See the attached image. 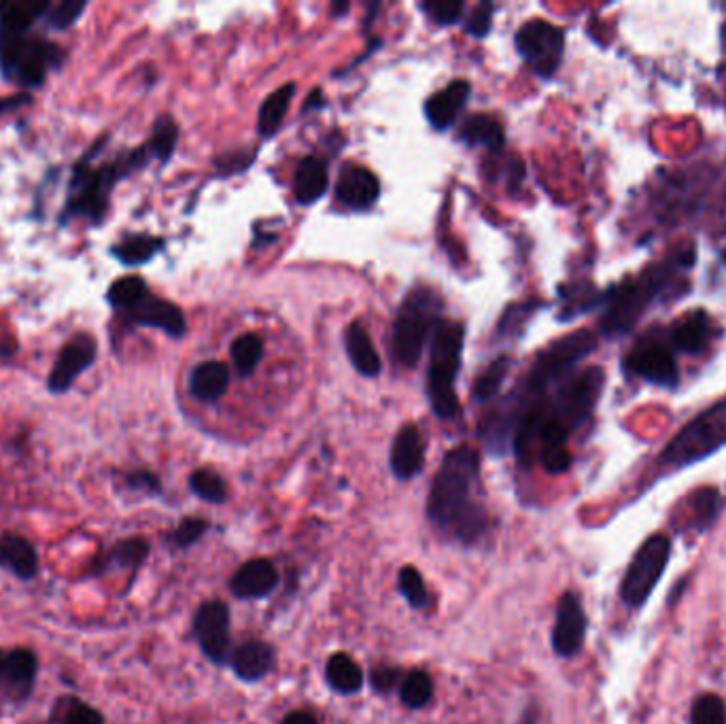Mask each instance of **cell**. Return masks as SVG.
Instances as JSON below:
<instances>
[{"label":"cell","instance_id":"obj_1","mask_svg":"<svg viewBox=\"0 0 726 724\" xmlns=\"http://www.w3.org/2000/svg\"><path fill=\"white\" fill-rule=\"evenodd\" d=\"M480 455L472 446H455L442 459L427 497V519L459 544H476L487 531L489 516L478 502Z\"/></svg>","mask_w":726,"mask_h":724},{"label":"cell","instance_id":"obj_2","mask_svg":"<svg viewBox=\"0 0 726 724\" xmlns=\"http://www.w3.org/2000/svg\"><path fill=\"white\" fill-rule=\"evenodd\" d=\"M697 262V247L686 243L678 251L669 253L663 262L648 266L639 277L625 279L620 285L603 293V315L599 330L605 338H620L629 334L650 304L678 293L684 285L686 272Z\"/></svg>","mask_w":726,"mask_h":724},{"label":"cell","instance_id":"obj_3","mask_svg":"<svg viewBox=\"0 0 726 724\" xmlns=\"http://www.w3.org/2000/svg\"><path fill=\"white\" fill-rule=\"evenodd\" d=\"M151 160L155 158L147 143L128 153H121L113 162L102 164L98 168H92L88 160L83 158L75 166L71 189H68V198L60 215V226L77 217H83L92 221L94 226H100L109 211V198L115 183L126 179L132 172L145 168Z\"/></svg>","mask_w":726,"mask_h":724},{"label":"cell","instance_id":"obj_4","mask_svg":"<svg viewBox=\"0 0 726 724\" xmlns=\"http://www.w3.org/2000/svg\"><path fill=\"white\" fill-rule=\"evenodd\" d=\"M463 325L457 321H438L431 332V359L427 368V400L434 415L440 419H455L459 398L455 381L461 368Z\"/></svg>","mask_w":726,"mask_h":724},{"label":"cell","instance_id":"obj_5","mask_svg":"<svg viewBox=\"0 0 726 724\" xmlns=\"http://www.w3.org/2000/svg\"><path fill=\"white\" fill-rule=\"evenodd\" d=\"M597 347V338L591 330H578L567 334L555 342H550L540 355L535 357L533 366L525 378L521 393L516 400L521 404L533 402L563 383L567 376H572L582 361L589 357Z\"/></svg>","mask_w":726,"mask_h":724},{"label":"cell","instance_id":"obj_6","mask_svg":"<svg viewBox=\"0 0 726 724\" xmlns=\"http://www.w3.org/2000/svg\"><path fill=\"white\" fill-rule=\"evenodd\" d=\"M64 51L51 41L28 32L0 30V68L3 75L24 88H39L49 68H58Z\"/></svg>","mask_w":726,"mask_h":724},{"label":"cell","instance_id":"obj_7","mask_svg":"<svg viewBox=\"0 0 726 724\" xmlns=\"http://www.w3.org/2000/svg\"><path fill=\"white\" fill-rule=\"evenodd\" d=\"M726 446V400L705 408L690 419L661 453V463L682 470L699 463Z\"/></svg>","mask_w":726,"mask_h":724},{"label":"cell","instance_id":"obj_8","mask_svg":"<svg viewBox=\"0 0 726 724\" xmlns=\"http://www.w3.org/2000/svg\"><path fill=\"white\" fill-rule=\"evenodd\" d=\"M440 308L442 302L436 291L427 287L412 289L402 302L393 323V353L402 366L419 364L429 330L440 321Z\"/></svg>","mask_w":726,"mask_h":724},{"label":"cell","instance_id":"obj_9","mask_svg":"<svg viewBox=\"0 0 726 724\" xmlns=\"http://www.w3.org/2000/svg\"><path fill=\"white\" fill-rule=\"evenodd\" d=\"M671 555V542L663 533H654L635 553L620 584V597L629 608L644 606L659 584Z\"/></svg>","mask_w":726,"mask_h":724},{"label":"cell","instance_id":"obj_10","mask_svg":"<svg viewBox=\"0 0 726 724\" xmlns=\"http://www.w3.org/2000/svg\"><path fill=\"white\" fill-rule=\"evenodd\" d=\"M622 370L654 387L676 389L680 385V370L671 344L654 332L633 344L631 351L622 359Z\"/></svg>","mask_w":726,"mask_h":724},{"label":"cell","instance_id":"obj_11","mask_svg":"<svg viewBox=\"0 0 726 724\" xmlns=\"http://www.w3.org/2000/svg\"><path fill=\"white\" fill-rule=\"evenodd\" d=\"M514 43L518 54L531 66L535 75L542 79L557 75L565 54L563 28L546 20H531L518 28Z\"/></svg>","mask_w":726,"mask_h":724},{"label":"cell","instance_id":"obj_12","mask_svg":"<svg viewBox=\"0 0 726 724\" xmlns=\"http://www.w3.org/2000/svg\"><path fill=\"white\" fill-rule=\"evenodd\" d=\"M194 635L206 659L226 665L230 654V610L223 601H206L194 616Z\"/></svg>","mask_w":726,"mask_h":724},{"label":"cell","instance_id":"obj_13","mask_svg":"<svg viewBox=\"0 0 726 724\" xmlns=\"http://www.w3.org/2000/svg\"><path fill=\"white\" fill-rule=\"evenodd\" d=\"M96 340L90 334H77L64 344L54 368H51L47 387L51 393H66L77 378L96 361Z\"/></svg>","mask_w":726,"mask_h":724},{"label":"cell","instance_id":"obj_14","mask_svg":"<svg viewBox=\"0 0 726 724\" xmlns=\"http://www.w3.org/2000/svg\"><path fill=\"white\" fill-rule=\"evenodd\" d=\"M586 635V614L582 608V601L576 593H565L559 599L557 606V620L555 629H552V648L563 659L576 657L582 650Z\"/></svg>","mask_w":726,"mask_h":724},{"label":"cell","instance_id":"obj_15","mask_svg":"<svg viewBox=\"0 0 726 724\" xmlns=\"http://www.w3.org/2000/svg\"><path fill=\"white\" fill-rule=\"evenodd\" d=\"M126 319L134 325L162 330L170 338H183L187 332L183 310L168 300L151 296V293L134 310L126 313Z\"/></svg>","mask_w":726,"mask_h":724},{"label":"cell","instance_id":"obj_16","mask_svg":"<svg viewBox=\"0 0 726 724\" xmlns=\"http://www.w3.org/2000/svg\"><path fill=\"white\" fill-rule=\"evenodd\" d=\"M714 336V321L705 310H693L678 321H673L667 332V340L671 349L684 355H701L710 347Z\"/></svg>","mask_w":726,"mask_h":724},{"label":"cell","instance_id":"obj_17","mask_svg":"<svg viewBox=\"0 0 726 724\" xmlns=\"http://www.w3.org/2000/svg\"><path fill=\"white\" fill-rule=\"evenodd\" d=\"M470 94H472V85L470 81L463 79L448 83L440 92L431 94L425 100V117L429 126L436 128L438 132L451 128L457 122L461 111L465 109V105H468Z\"/></svg>","mask_w":726,"mask_h":724},{"label":"cell","instance_id":"obj_18","mask_svg":"<svg viewBox=\"0 0 726 724\" xmlns=\"http://www.w3.org/2000/svg\"><path fill=\"white\" fill-rule=\"evenodd\" d=\"M380 183L372 170L363 166H344L338 183L336 198L340 204L353 211H366L378 200Z\"/></svg>","mask_w":726,"mask_h":724},{"label":"cell","instance_id":"obj_19","mask_svg":"<svg viewBox=\"0 0 726 724\" xmlns=\"http://www.w3.org/2000/svg\"><path fill=\"white\" fill-rule=\"evenodd\" d=\"M391 472L395 478L410 480L423 472L425 465V442L417 425H404L395 434L391 444Z\"/></svg>","mask_w":726,"mask_h":724},{"label":"cell","instance_id":"obj_20","mask_svg":"<svg viewBox=\"0 0 726 724\" xmlns=\"http://www.w3.org/2000/svg\"><path fill=\"white\" fill-rule=\"evenodd\" d=\"M276 584H279L276 567L268 559H253L238 567L230 580V589L240 599H262L276 589Z\"/></svg>","mask_w":726,"mask_h":724},{"label":"cell","instance_id":"obj_21","mask_svg":"<svg viewBox=\"0 0 726 724\" xmlns=\"http://www.w3.org/2000/svg\"><path fill=\"white\" fill-rule=\"evenodd\" d=\"M230 387V370L223 361H202L189 374V391L200 402H217Z\"/></svg>","mask_w":726,"mask_h":724},{"label":"cell","instance_id":"obj_22","mask_svg":"<svg viewBox=\"0 0 726 724\" xmlns=\"http://www.w3.org/2000/svg\"><path fill=\"white\" fill-rule=\"evenodd\" d=\"M327 185H330V179H327V166L317 155H306L304 160H300L296 175H293V196L300 204H315L317 200H321L327 192Z\"/></svg>","mask_w":726,"mask_h":724},{"label":"cell","instance_id":"obj_23","mask_svg":"<svg viewBox=\"0 0 726 724\" xmlns=\"http://www.w3.org/2000/svg\"><path fill=\"white\" fill-rule=\"evenodd\" d=\"M461 141L470 147H484L491 153H501L506 147V130L493 115L476 113L461 126Z\"/></svg>","mask_w":726,"mask_h":724},{"label":"cell","instance_id":"obj_24","mask_svg":"<svg viewBox=\"0 0 726 724\" xmlns=\"http://www.w3.org/2000/svg\"><path fill=\"white\" fill-rule=\"evenodd\" d=\"M344 344H347V353H349L353 368L361 376L374 378L376 374H380V368H383V364H380V357H378V353L374 349L368 330L359 321L349 325L347 334H344Z\"/></svg>","mask_w":726,"mask_h":724},{"label":"cell","instance_id":"obj_25","mask_svg":"<svg viewBox=\"0 0 726 724\" xmlns=\"http://www.w3.org/2000/svg\"><path fill=\"white\" fill-rule=\"evenodd\" d=\"M234 674L245 682L262 680L274 665V652L264 642H249L232 654Z\"/></svg>","mask_w":726,"mask_h":724},{"label":"cell","instance_id":"obj_26","mask_svg":"<svg viewBox=\"0 0 726 724\" xmlns=\"http://www.w3.org/2000/svg\"><path fill=\"white\" fill-rule=\"evenodd\" d=\"M0 565L7 567V570L20 578H32L37 574L39 557L34 553V548L28 540L22 536H7L0 538Z\"/></svg>","mask_w":726,"mask_h":724},{"label":"cell","instance_id":"obj_27","mask_svg":"<svg viewBox=\"0 0 726 724\" xmlns=\"http://www.w3.org/2000/svg\"><path fill=\"white\" fill-rule=\"evenodd\" d=\"M293 94H296V83H285L283 88L272 92L262 102V107H259L257 113V134L262 136V139H272L276 130L283 126V119L289 111Z\"/></svg>","mask_w":726,"mask_h":724},{"label":"cell","instance_id":"obj_28","mask_svg":"<svg viewBox=\"0 0 726 724\" xmlns=\"http://www.w3.org/2000/svg\"><path fill=\"white\" fill-rule=\"evenodd\" d=\"M45 0H7L0 3V30L3 32H28L30 26L49 11Z\"/></svg>","mask_w":726,"mask_h":724},{"label":"cell","instance_id":"obj_29","mask_svg":"<svg viewBox=\"0 0 726 724\" xmlns=\"http://www.w3.org/2000/svg\"><path fill=\"white\" fill-rule=\"evenodd\" d=\"M37 678V657L26 648H17L7 652L5 663V682L9 684L15 697H26Z\"/></svg>","mask_w":726,"mask_h":724},{"label":"cell","instance_id":"obj_30","mask_svg":"<svg viewBox=\"0 0 726 724\" xmlns=\"http://www.w3.org/2000/svg\"><path fill=\"white\" fill-rule=\"evenodd\" d=\"M325 678L336 693L340 695H355L363 686V674L359 665L349 657V654H334V657L325 665Z\"/></svg>","mask_w":726,"mask_h":724},{"label":"cell","instance_id":"obj_31","mask_svg":"<svg viewBox=\"0 0 726 724\" xmlns=\"http://www.w3.org/2000/svg\"><path fill=\"white\" fill-rule=\"evenodd\" d=\"M164 249V240L158 236H147V234H134L121 240L119 245L111 249L115 260H119L124 266H141Z\"/></svg>","mask_w":726,"mask_h":724},{"label":"cell","instance_id":"obj_32","mask_svg":"<svg viewBox=\"0 0 726 724\" xmlns=\"http://www.w3.org/2000/svg\"><path fill=\"white\" fill-rule=\"evenodd\" d=\"M512 368V359L508 355H501L495 361L484 368V372H480V376L476 378L472 395L476 402H489L493 400L495 395L501 391V385L508 378V372Z\"/></svg>","mask_w":726,"mask_h":724},{"label":"cell","instance_id":"obj_33","mask_svg":"<svg viewBox=\"0 0 726 724\" xmlns=\"http://www.w3.org/2000/svg\"><path fill=\"white\" fill-rule=\"evenodd\" d=\"M149 296V287L141 277H124L111 285L107 300L115 310L121 313H130L138 304H141Z\"/></svg>","mask_w":726,"mask_h":724},{"label":"cell","instance_id":"obj_34","mask_svg":"<svg viewBox=\"0 0 726 724\" xmlns=\"http://www.w3.org/2000/svg\"><path fill=\"white\" fill-rule=\"evenodd\" d=\"M177 141H179V126L175 124V119H172L170 115L158 117V122L153 124L151 139L147 141L153 158L166 164L172 158V153H175Z\"/></svg>","mask_w":726,"mask_h":724},{"label":"cell","instance_id":"obj_35","mask_svg":"<svg viewBox=\"0 0 726 724\" xmlns=\"http://www.w3.org/2000/svg\"><path fill=\"white\" fill-rule=\"evenodd\" d=\"M230 355H232L236 370L242 376H249L259 366V361H262L264 340L259 338L257 334H242L232 342Z\"/></svg>","mask_w":726,"mask_h":724},{"label":"cell","instance_id":"obj_36","mask_svg":"<svg viewBox=\"0 0 726 724\" xmlns=\"http://www.w3.org/2000/svg\"><path fill=\"white\" fill-rule=\"evenodd\" d=\"M690 506V523H693L697 529H707L720 510V495L716 489H699L688 499Z\"/></svg>","mask_w":726,"mask_h":724},{"label":"cell","instance_id":"obj_37","mask_svg":"<svg viewBox=\"0 0 726 724\" xmlns=\"http://www.w3.org/2000/svg\"><path fill=\"white\" fill-rule=\"evenodd\" d=\"M400 697L408 708L419 710L429 703L431 697H434V684H431V678L425 674V671L414 669L402 680Z\"/></svg>","mask_w":726,"mask_h":724},{"label":"cell","instance_id":"obj_38","mask_svg":"<svg viewBox=\"0 0 726 724\" xmlns=\"http://www.w3.org/2000/svg\"><path fill=\"white\" fill-rule=\"evenodd\" d=\"M189 487H192V491L200 499L211 504L226 502L228 497L226 482H223V478L215 470H206V468L196 470L192 476H189Z\"/></svg>","mask_w":726,"mask_h":724},{"label":"cell","instance_id":"obj_39","mask_svg":"<svg viewBox=\"0 0 726 724\" xmlns=\"http://www.w3.org/2000/svg\"><path fill=\"white\" fill-rule=\"evenodd\" d=\"M690 724H726V705L718 695H701L690 708Z\"/></svg>","mask_w":726,"mask_h":724},{"label":"cell","instance_id":"obj_40","mask_svg":"<svg viewBox=\"0 0 726 724\" xmlns=\"http://www.w3.org/2000/svg\"><path fill=\"white\" fill-rule=\"evenodd\" d=\"M397 584H400V593L408 599L412 608H425L429 603L427 586L417 567H410V565L404 567V570L400 572V578H397Z\"/></svg>","mask_w":726,"mask_h":724},{"label":"cell","instance_id":"obj_41","mask_svg":"<svg viewBox=\"0 0 726 724\" xmlns=\"http://www.w3.org/2000/svg\"><path fill=\"white\" fill-rule=\"evenodd\" d=\"M463 3L461 0H427L421 3V11L427 13V17L438 26H453L461 20L463 15Z\"/></svg>","mask_w":726,"mask_h":724},{"label":"cell","instance_id":"obj_42","mask_svg":"<svg viewBox=\"0 0 726 724\" xmlns=\"http://www.w3.org/2000/svg\"><path fill=\"white\" fill-rule=\"evenodd\" d=\"M85 7H88V5H85L83 0H62V3L49 7L47 20L56 30L71 28L81 17Z\"/></svg>","mask_w":726,"mask_h":724},{"label":"cell","instance_id":"obj_43","mask_svg":"<svg viewBox=\"0 0 726 724\" xmlns=\"http://www.w3.org/2000/svg\"><path fill=\"white\" fill-rule=\"evenodd\" d=\"M493 11H495V7L491 3L476 5L468 17V22H465V32H468L474 39L487 37L493 26Z\"/></svg>","mask_w":726,"mask_h":724},{"label":"cell","instance_id":"obj_44","mask_svg":"<svg viewBox=\"0 0 726 724\" xmlns=\"http://www.w3.org/2000/svg\"><path fill=\"white\" fill-rule=\"evenodd\" d=\"M206 529H209V523H206L204 519H198V516H189V519H185L179 525V529L175 531V540H177L179 546H189V544L198 542L204 536Z\"/></svg>","mask_w":726,"mask_h":724},{"label":"cell","instance_id":"obj_45","mask_svg":"<svg viewBox=\"0 0 726 724\" xmlns=\"http://www.w3.org/2000/svg\"><path fill=\"white\" fill-rule=\"evenodd\" d=\"M62 724H102V716L90 705L75 701L64 710Z\"/></svg>","mask_w":726,"mask_h":724},{"label":"cell","instance_id":"obj_46","mask_svg":"<svg viewBox=\"0 0 726 724\" xmlns=\"http://www.w3.org/2000/svg\"><path fill=\"white\" fill-rule=\"evenodd\" d=\"M400 678H402V674H400V669H397V667H376L372 671L370 682H372V688L376 693L385 695V693L393 691V688L397 686V682H400Z\"/></svg>","mask_w":726,"mask_h":724},{"label":"cell","instance_id":"obj_47","mask_svg":"<svg viewBox=\"0 0 726 724\" xmlns=\"http://www.w3.org/2000/svg\"><path fill=\"white\" fill-rule=\"evenodd\" d=\"M117 555H119V559L124 561V563L136 565V563H141L145 559V555H147V544L143 540H128V542H124V544L119 546Z\"/></svg>","mask_w":726,"mask_h":724},{"label":"cell","instance_id":"obj_48","mask_svg":"<svg viewBox=\"0 0 726 724\" xmlns=\"http://www.w3.org/2000/svg\"><path fill=\"white\" fill-rule=\"evenodd\" d=\"M30 102V96L22 94V96H9V98H0V115L7 113V111H13L17 107H24Z\"/></svg>","mask_w":726,"mask_h":724},{"label":"cell","instance_id":"obj_49","mask_svg":"<svg viewBox=\"0 0 726 724\" xmlns=\"http://www.w3.org/2000/svg\"><path fill=\"white\" fill-rule=\"evenodd\" d=\"M281 724H319V720L308 712H291L283 718Z\"/></svg>","mask_w":726,"mask_h":724},{"label":"cell","instance_id":"obj_50","mask_svg":"<svg viewBox=\"0 0 726 724\" xmlns=\"http://www.w3.org/2000/svg\"><path fill=\"white\" fill-rule=\"evenodd\" d=\"M319 111V109H325V96H323V90H313V94H310L304 102V111Z\"/></svg>","mask_w":726,"mask_h":724},{"label":"cell","instance_id":"obj_51","mask_svg":"<svg viewBox=\"0 0 726 724\" xmlns=\"http://www.w3.org/2000/svg\"><path fill=\"white\" fill-rule=\"evenodd\" d=\"M349 9H351V5H349V3H334L330 11H332V15H334V17H340L342 13H349Z\"/></svg>","mask_w":726,"mask_h":724},{"label":"cell","instance_id":"obj_52","mask_svg":"<svg viewBox=\"0 0 726 724\" xmlns=\"http://www.w3.org/2000/svg\"><path fill=\"white\" fill-rule=\"evenodd\" d=\"M518 724H538V716H535V708H529L523 714V718H521V722H518Z\"/></svg>","mask_w":726,"mask_h":724},{"label":"cell","instance_id":"obj_53","mask_svg":"<svg viewBox=\"0 0 726 724\" xmlns=\"http://www.w3.org/2000/svg\"><path fill=\"white\" fill-rule=\"evenodd\" d=\"M5 663H7V652L0 650V684L5 682Z\"/></svg>","mask_w":726,"mask_h":724},{"label":"cell","instance_id":"obj_54","mask_svg":"<svg viewBox=\"0 0 726 724\" xmlns=\"http://www.w3.org/2000/svg\"><path fill=\"white\" fill-rule=\"evenodd\" d=\"M15 353V347H13V344H11V347H5V342H0V359H5V357H9V355H13Z\"/></svg>","mask_w":726,"mask_h":724},{"label":"cell","instance_id":"obj_55","mask_svg":"<svg viewBox=\"0 0 726 724\" xmlns=\"http://www.w3.org/2000/svg\"><path fill=\"white\" fill-rule=\"evenodd\" d=\"M720 45H722V51L726 54V20H724V24L720 28Z\"/></svg>","mask_w":726,"mask_h":724}]
</instances>
